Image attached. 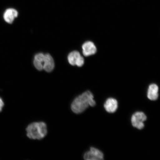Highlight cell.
<instances>
[{"label":"cell","mask_w":160,"mask_h":160,"mask_svg":"<svg viewBox=\"0 0 160 160\" xmlns=\"http://www.w3.org/2000/svg\"><path fill=\"white\" fill-rule=\"evenodd\" d=\"M84 63V59L81 56L76 62L75 65L78 67H81L83 65Z\"/></svg>","instance_id":"cell-13"},{"label":"cell","mask_w":160,"mask_h":160,"mask_svg":"<svg viewBox=\"0 0 160 160\" xmlns=\"http://www.w3.org/2000/svg\"><path fill=\"white\" fill-rule=\"evenodd\" d=\"M83 49V53L85 57H88L95 54L97 51L94 44L91 41L86 42L82 46Z\"/></svg>","instance_id":"cell-6"},{"label":"cell","mask_w":160,"mask_h":160,"mask_svg":"<svg viewBox=\"0 0 160 160\" xmlns=\"http://www.w3.org/2000/svg\"><path fill=\"white\" fill-rule=\"evenodd\" d=\"M26 131L27 137L29 138L42 139L47 135V126L43 122H33L28 126Z\"/></svg>","instance_id":"cell-2"},{"label":"cell","mask_w":160,"mask_h":160,"mask_svg":"<svg viewBox=\"0 0 160 160\" xmlns=\"http://www.w3.org/2000/svg\"><path fill=\"white\" fill-rule=\"evenodd\" d=\"M159 87L156 84L152 83L149 86L147 91V97L151 101L157 100L159 97Z\"/></svg>","instance_id":"cell-9"},{"label":"cell","mask_w":160,"mask_h":160,"mask_svg":"<svg viewBox=\"0 0 160 160\" xmlns=\"http://www.w3.org/2000/svg\"><path fill=\"white\" fill-rule=\"evenodd\" d=\"M118 103L117 100L114 98H110L106 100L104 107L106 111L109 113H113L117 111Z\"/></svg>","instance_id":"cell-5"},{"label":"cell","mask_w":160,"mask_h":160,"mask_svg":"<svg viewBox=\"0 0 160 160\" xmlns=\"http://www.w3.org/2000/svg\"><path fill=\"white\" fill-rule=\"evenodd\" d=\"M96 104L93 94L91 92L87 91L74 100L71 108L74 113L79 114L84 111L89 106L94 107Z\"/></svg>","instance_id":"cell-1"},{"label":"cell","mask_w":160,"mask_h":160,"mask_svg":"<svg viewBox=\"0 0 160 160\" xmlns=\"http://www.w3.org/2000/svg\"><path fill=\"white\" fill-rule=\"evenodd\" d=\"M45 54H44L43 53H38L35 55L34 60L41 62L43 63V62L45 59Z\"/></svg>","instance_id":"cell-11"},{"label":"cell","mask_w":160,"mask_h":160,"mask_svg":"<svg viewBox=\"0 0 160 160\" xmlns=\"http://www.w3.org/2000/svg\"><path fill=\"white\" fill-rule=\"evenodd\" d=\"M81 56L79 52L77 51L72 52L68 56V61L69 63L72 65H75L76 62Z\"/></svg>","instance_id":"cell-10"},{"label":"cell","mask_w":160,"mask_h":160,"mask_svg":"<svg viewBox=\"0 0 160 160\" xmlns=\"http://www.w3.org/2000/svg\"><path fill=\"white\" fill-rule=\"evenodd\" d=\"M147 119V116L144 113L142 112H137L132 116V124L134 127L138 129H142L144 127V122Z\"/></svg>","instance_id":"cell-3"},{"label":"cell","mask_w":160,"mask_h":160,"mask_svg":"<svg viewBox=\"0 0 160 160\" xmlns=\"http://www.w3.org/2000/svg\"><path fill=\"white\" fill-rule=\"evenodd\" d=\"M84 159L87 160H103V154L96 148L91 147L89 151L86 152L83 156Z\"/></svg>","instance_id":"cell-4"},{"label":"cell","mask_w":160,"mask_h":160,"mask_svg":"<svg viewBox=\"0 0 160 160\" xmlns=\"http://www.w3.org/2000/svg\"><path fill=\"white\" fill-rule=\"evenodd\" d=\"M33 64L36 68L38 71H42L43 69V63L34 60Z\"/></svg>","instance_id":"cell-12"},{"label":"cell","mask_w":160,"mask_h":160,"mask_svg":"<svg viewBox=\"0 0 160 160\" xmlns=\"http://www.w3.org/2000/svg\"><path fill=\"white\" fill-rule=\"evenodd\" d=\"M55 63L53 58L49 54H46L43 63V69L48 72H50L53 71Z\"/></svg>","instance_id":"cell-8"},{"label":"cell","mask_w":160,"mask_h":160,"mask_svg":"<svg viewBox=\"0 0 160 160\" xmlns=\"http://www.w3.org/2000/svg\"><path fill=\"white\" fill-rule=\"evenodd\" d=\"M4 105V103L3 99L0 98V112H1L2 110Z\"/></svg>","instance_id":"cell-14"},{"label":"cell","mask_w":160,"mask_h":160,"mask_svg":"<svg viewBox=\"0 0 160 160\" xmlns=\"http://www.w3.org/2000/svg\"><path fill=\"white\" fill-rule=\"evenodd\" d=\"M18 12L17 10L11 8L5 10L3 13V19L6 22L11 24L14 21L16 18L18 17Z\"/></svg>","instance_id":"cell-7"}]
</instances>
